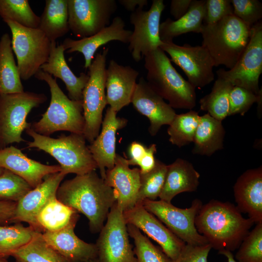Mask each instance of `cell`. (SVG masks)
Listing matches in <instances>:
<instances>
[{"mask_svg": "<svg viewBox=\"0 0 262 262\" xmlns=\"http://www.w3.org/2000/svg\"><path fill=\"white\" fill-rule=\"evenodd\" d=\"M226 131L222 121L208 113L200 116L192 152L193 154L210 156L222 149Z\"/></svg>", "mask_w": 262, "mask_h": 262, "instance_id": "obj_29", "label": "cell"}, {"mask_svg": "<svg viewBox=\"0 0 262 262\" xmlns=\"http://www.w3.org/2000/svg\"><path fill=\"white\" fill-rule=\"evenodd\" d=\"M251 27L234 14L211 24L203 23L200 33L202 46L211 55L214 66L232 68L246 48Z\"/></svg>", "mask_w": 262, "mask_h": 262, "instance_id": "obj_4", "label": "cell"}, {"mask_svg": "<svg viewBox=\"0 0 262 262\" xmlns=\"http://www.w3.org/2000/svg\"><path fill=\"white\" fill-rule=\"evenodd\" d=\"M132 31L125 29V23L121 17H115L112 23L97 33L79 40L66 38L61 44L67 53L79 52L84 56L85 68L90 66L98 49L112 41L129 43Z\"/></svg>", "mask_w": 262, "mask_h": 262, "instance_id": "obj_21", "label": "cell"}, {"mask_svg": "<svg viewBox=\"0 0 262 262\" xmlns=\"http://www.w3.org/2000/svg\"><path fill=\"white\" fill-rule=\"evenodd\" d=\"M123 213L115 202L96 244L99 262H137Z\"/></svg>", "mask_w": 262, "mask_h": 262, "instance_id": "obj_12", "label": "cell"}, {"mask_svg": "<svg viewBox=\"0 0 262 262\" xmlns=\"http://www.w3.org/2000/svg\"><path fill=\"white\" fill-rule=\"evenodd\" d=\"M233 14L251 27L262 18V3L258 0H230Z\"/></svg>", "mask_w": 262, "mask_h": 262, "instance_id": "obj_43", "label": "cell"}, {"mask_svg": "<svg viewBox=\"0 0 262 262\" xmlns=\"http://www.w3.org/2000/svg\"><path fill=\"white\" fill-rule=\"evenodd\" d=\"M114 191L117 206L123 212L133 207L140 186V170L131 169L127 159L116 153L113 168L106 171L104 180Z\"/></svg>", "mask_w": 262, "mask_h": 262, "instance_id": "obj_18", "label": "cell"}, {"mask_svg": "<svg viewBox=\"0 0 262 262\" xmlns=\"http://www.w3.org/2000/svg\"><path fill=\"white\" fill-rule=\"evenodd\" d=\"M200 174L192 163L177 158L167 165L164 183L160 195V200L171 203L177 195L196 191L199 183Z\"/></svg>", "mask_w": 262, "mask_h": 262, "instance_id": "obj_27", "label": "cell"}, {"mask_svg": "<svg viewBox=\"0 0 262 262\" xmlns=\"http://www.w3.org/2000/svg\"><path fill=\"white\" fill-rule=\"evenodd\" d=\"M147 82L170 106L192 110L196 105L195 88L176 70L170 59L160 48L144 57Z\"/></svg>", "mask_w": 262, "mask_h": 262, "instance_id": "obj_3", "label": "cell"}, {"mask_svg": "<svg viewBox=\"0 0 262 262\" xmlns=\"http://www.w3.org/2000/svg\"><path fill=\"white\" fill-rule=\"evenodd\" d=\"M160 48L171 57L170 61L184 72L188 82L196 88H202L214 79L213 61L208 50L202 45L182 46L173 41L162 42Z\"/></svg>", "mask_w": 262, "mask_h": 262, "instance_id": "obj_13", "label": "cell"}, {"mask_svg": "<svg viewBox=\"0 0 262 262\" xmlns=\"http://www.w3.org/2000/svg\"><path fill=\"white\" fill-rule=\"evenodd\" d=\"M167 171V165L156 160L154 168L150 171L140 173V186L136 203H142L146 199L155 200L162 192Z\"/></svg>", "mask_w": 262, "mask_h": 262, "instance_id": "obj_38", "label": "cell"}, {"mask_svg": "<svg viewBox=\"0 0 262 262\" xmlns=\"http://www.w3.org/2000/svg\"><path fill=\"white\" fill-rule=\"evenodd\" d=\"M67 6L69 30L81 39L109 26L117 9L115 0H67Z\"/></svg>", "mask_w": 262, "mask_h": 262, "instance_id": "obj_14", "label": "cell"}, {"mask_svg": "<svg viewBox=\"0 0 262 262\" xmlns=\"http://www.w3.org/2000/svg\"><path fill=\"white\" fill-rule=\"evenodd\" d=\"M254 224L232 203L215 199L203 205L195 220L198 232L218 251L238 249Z\"/></svg>", "mask_w": 262, "mask_h": 262, "instance_id": "obj_2", "label": "cell"}, {"mask_svg": "<svg viewBox=\"0 0 262 262\" xmlns=\"http://www.w3.org/2000/svg\"><path fill=\"white\" fill-rule=\"evenodd\" d=\"M12 33V48L21 80L34 76L49 56L51 42L39 29L23 27L11 20L4 21Z\"/></svg>", "mask_w": 262, "mask_h": 262, "instance_id": "obj_8", "label": "cell"}, {"mask_svg": "<svg viewBox=\"0 0 262 262\" xmlns=\"http://www.w3.org/2000/svg\"><path fill=\"white\" fill-rule=\"evenodd\" d=\"M142 204L185 244L194 246L208 244L205 237L198 232L195 224V218L203 205L199 199H195L191 206L185 209L161 200L146 199Z\"/></svg>", "mask_w": 262, "mask_h": 262, "instance_id": "obj_10", "label": "cell"}, {"mask_svg": "<svg viewBox=\"0 0 262 262\" xmlns=\"http://www.w3.org/2000/svg\"><path fill=\"white\" fill-rule=\"evenodd\" d=\"M199 117L198 112L193 110L176 114L167 129L170 142L179 147L192 143Z\"/></svg>", "mask_w": 262, "mask_h": 262, "instance_id": "obj_35", "label": "cell"}, {"mask_svg": "<svg viewBox=\"0 0 262 262\" xmlns=\"http://www.w3.org/2000/svg\"><path fill=\"white\" fill-rule=\"evenodd\" d=\"M38 29L49 41L56 42L70 30L67 0H46Z\"/></svg>", "mask_w": 262, "mask_h": 262, "instance_id": "obj_30", "label": "cell"}, {"mask_svg": "<svg viewBox=\"0 0 262 262\" xmlns=\"http://www.w3.org/2000/svg\"><path fill=\"white\" fill-rule=\"evenodd\" d=\"M0 149H1V147H0Z\"/></svg>", "mask_w": 262, "mask_h": 262, "instance_id": "obj_56", "label": "cell"}, {"mask_svg": "<svg viewBox=\"0 0 262 262\" xmlns=\"http://www.w3.org/2000/svg\"><path fill=\"white\" fill-rule=\"evenodd\" d=\"M109 49H104L94 58L89 69V80L82 91L84 118L83 135L90 144L99 133L103 111L107 104L105 82L106 62Z\"/></svg>", "mask_w": 262, "mask_h": 262, "instance_id": "obj_9", "label": "cell"}, {"mask_svg": "<svg viewBox=\"0 0 262 262\" xmlns=\"http://www.w3.org/2000/svg\"><path fill=\"white\" fill-rule=\"evenodd\" d=\"M65 51L62 44L57 46L56 42H52L49 59L40 69L53 76L55 79H60L66 85L70 99L82 100V91L89 76L83 72H81L78 77L73 73L66 61Z\"/></svg>", "mask_w": 262, "mask_h": 262, "instance_id": "obj_26", "label": "cell"}, {"mask_svg": "<svg viewBox=\"0 0 262 262\" xmlns=\"http://www.w3.org/2000/svg\"><path fill=\"white\" fill-rule=\"evenodd\" d=\"M117 113L110 107L107 108L101 124V130L88 146L92 156L99 168L100 177L105 179V168L114 166L115 153L116 133L123 128L128 120L116 116Z\"/></svg>", "mask_w": 262, "mask_h": 262, "instance_id": "obj_22", "label": "cell"}, {"mask_svg": "<svg viewBox=\"0 0 262 262\" xmlns=\"http://www.w3.org/2000/svg\"><path fill=\"white\" fill-rule=\"evenodd\" d=\"M165 5L163 0H153L147 11L137 8L131 12L130 20L134 29L128 49L135 62L160 48L162 44L159 35L160 19Z\"/></svg>", "mask_w": 262, "mask_h": 262, "instance_id": "obj_15", "label": "cell"}, {"mask_svg": "<svg viewBox=\"0 0 262 262\" xmlns=\"http://www.w3.org/2000/svg\"><path fill=\"white\" fill-rule=\"evenodd\" d=\"M34 76L48 84L51 98L42 118L31 123V128L36 132L48 136L59 131L83 134L84 118L82 101L70 99L60 88L56 79L42 70L40 69Z\"/></svg>", "mask_w": 262, "mask_h": 262, "instance_id": "obj_5", "label": "cell"}, {"mask_svg": "<svg viewBox=\"0 0 262 262\" xmlns=\"http://www.w3.org/2000/svg\"><path fill=\"white\" fill-rule=\"evenodd\" d=\"M127 226L129 234L133 240L137 262H170L162 249L154 245L140 230L131 224Z\"/></svg>", "mask_w": 262, "mask_h": 262, "instance_id": "obj_39", "label": "cell"}, {"mask_svg": "<svg viewBox=\"0 0 262 262\" xmlns=\"http://www.w3.org/2000/svg\"><path fill=\"white\" fill-rule=\"evenodd\" d=\"M86 262H99V261H98V258H96V259H95L89 260V261H87Z\"/></svg>", "mask_w": 262, "mask_h": 262, "instance_id": "obj_53", "label": "cell"}, {"mask_svg": "<svg viewBox=\"0 0 262 262\" xmlns=\"http://www.w3.org/2000/svg\"><path fill=\"white\" fill-rule=\"evenodd\" d=\"M14 262H22L17 261V260H15V261Z\"/></svg>", "mask_w": 262, "mask_h": 262, "instance_id": "obj_55", "label": "cell"}, {"mask_svg": "<svg viewBox=\"0 0 262 262\" xmlns=\"http://www.w3.org/2000/svg\"><path fill=\"white\" fill-rule=\"evenodd\" d=\"M24 91L13 55L11 39L9 34L5 33L0 39V94Z\"/></svg>", "mask_w": 262, "mask_h": 262, "instance_id": "obj_31", "label": "cell"}, {"mask_svg": "<svg viewBox=\"0 0 262 262\" xmlns=\"http://www.w3.org/2000/svg\"><path fill=\"white\" fill-rule=\"evenodd\" d=\"M192 0H172L170 2V13L177 20L188 11Z\"/></svg>", "mask_w": 262, "mask_h": 262, "instance_id": "obj_49", "label": "cell"}, {"mask_svg": "<svg viewBox=\"0 0 262 262\" xmlns=\"http://www.w3.org/2000/svg\"><path fill=\"white\" fill-rule=\"evenodd\" d=\"M123 213L127 225L135 226L156 241L171 260L178 257L185 243L147 211L142 203L136 204Z\"/></svg>", "mask_w": 262, "mask_h": 262, "instance_id": "obj_16", "label": "cell"}, {"mask_svg": "<svg viewBox=\"0 0 262 262\" xmlns=\"http://www.w3.org/2000/svg\"><path fill=\"white\" fill-rule=\"evenodd\" d=\"M256 224L238 248L235 256L238 262H262V222Z\"/></svg>", "mask_w": 262, "mask_h": 262, "instance_id": "obj_40", "label": "cell"}, {"mask_svg": "<svg viewBox=\"0 0 262 262\" xmlns=\"http://www.w3.org/2000/svg\"><path fill=\"white\" fill-rule=\"evenodd\" d=\"M156 151V145L154 144L147 148L146 152L138 165L141 173H147L154 168L156 160L154 155Z\"/></svg>", "mask_w": 262, "mask_h": 262, "instance_id": "obj_48", "label": "cell"}, {"mask_svg": "<svg viewBox=\"0 0 262 262\" xmlns=\"http://www.w3.org/2000/svg\"><path fill=\"white\" fill-rule=\"evenodd\" d=\"M232 87L229 82L217 78L211 92L199 100L200 109L222 121L229 115V95Z\"/></svg>", "mask_w": 262, "mask_h": 262, "instance_id": "obj_34", "label": "cell"}, {"mask_svg": "<svg viewBox=\"0 0 262 262\" xmlns=\"http://www.w3.org/2000/svg\"><path fill=\"white\" fill-rule=\"evenodd\" d=\"M11 256L22 262H68L48 244L39 231L30 242L14 251Z\"/></svg>", "mask_w": 262, "mask_h": 262, "instance_id": "obj_33", "label": "cell"}, {"mask_svg": "<svg viewBox=\"0 0 262 262\" xmlns=\"http://www.w3.org/2000/svg\"><path fill=\"white\" fill-rule=\"evenodd\" d=\"M237 208L254 223L262 222V166L242 173L233 186Z\"/></svg>", "mask_w": 262, "mask_h": 262, "instance_id": "obj_24", "label": "cell"}, {"mask_svg": "<svg viewBox=\"0 0 262 262\" xmlns=\"http://www.w3.org/2000/svg\"><path fill=\"white\" fill-rule=\"evenodd\" d=\"M262 73V22L251 27L249 40L234 66L216 71L217 78L229 82L233 86L247 89L258 95L259 78Z\"/></svg>", "mask_w": 262, "mask_h": 262, "instance_id": "obj_11", "label": "cell"}, {"mask_svg": "<svg viewBox=\"0 0 262 262\" xmlns=\"http://www.w3.org/2000/svg\"><path fill=\"white\" fill-rule=\"evenodd\" d=\"M131 103L134 108L149 120L148 131L155 136L161 127L169 125L176 113L168 103L155 92L142 77L137 83Z\"/></svg>", "mask_w": 262, "mask_h": 262, "instance_id": "obj_17", "label": "cell"}, {"mask_svg": "<svg viewBox=\"0 0 262 262\" xmlns=\"http://www.w3.org/2000/svg\"><path fill=\"white\" fill-rule=\"evenodd\" d=\"M212 249L210 244L194 246L185 244L178 257L170 262H208Z\"/></svg>", "mask_w": 262, "mask_h": 262, "instance_id": "obj_45", "label": "cell"}, {"mask_svg": "<svg viewBox=\"0 0 262 262\" xmlns=\"http://www.w3.org/2000/svg\"><path fill=\"white\" fill-rule=\"evenodd\" d=\"M62 172L46 176L43 181L27 193L16 204L14 223L24 222L40 231L36 222L37 215L41 209L53 197L65 177Z\"/></svg>", "mask_w": 262, "mask_h": 262, "instance_id": "obj_20", "label": "cell"}, {"mask_svg": "<svg viewBox=\"0 0 262 262\" xmlns=\"http://www.w3.org/2000/svg\"><path fill=\"white\" fill-rule=\"evenodd\" d=\"M118 2L127 11L134 12L137 8L143 9L147 5V0H119Z\"/></svg>", "mask_w": 262, "mask_h": 262, "instance_id": "obj_50", "label": "cell"}, {"mask_svg": "<svg viewBox=\"0 0 262 262\" xmlns=\"http://www.w3.org/2000/svg\"><path fill=\"white\" fill-rule=\"evenodd\" d=\"M218 253L226 256L228 259V262H238L235 260L234 256L231 251L228 250H221L218 251Z\"/></svg>", "mask_w": 262, "mask_h": 262, "instance_id": "obj_51", "label": "cell"}, {"mask_svg": "<svg viewBox=\"0 0 262 262\" xmlns=\"http://www.w3.org/2000/svg\"><path fill=\"white\" fill-rule=\"evenodd\" d=\"M147 148L141 143L132 142L128 149L130 159H127V162L129 165H138L146 152Z\"/></svg>", "mask_w": 262, "mask_h": 262, "instance_id": "obj_47", "label": "cell"}, {"mask_svg": "<svg viewBox=\"0 0 262 262\" xmlns=\"http://www.w3.org/2000/svg\"><path fill=\"white\" fill-rule=\"evenodd\" d=\"M0 262H8L7 260V258L0 257Z\"/></svg>", "mask_w": 262, "mask_h": 262, "instance_id": "obj_52", "label": "cell"}, {"mask_svg": "<svg viewBox=\"0 0 262 262\" xmlns=\"http://www.w3.org/2000/svg\"><path fill=\"white\" fill-rule=\"evenodd\" d=\"M0 167L24 180L34 188L44 178L62 170L60 165H47L31 159L12 146L0 149Z\"/></svg>", "mask_w": 262, "mask_h": 262, "instance_id": "obj_25", "label": "cell"}, {"mask_svg": "<svg viewBox=\"0 0 262 262\" xmlns=\"http://www.w3.org/2000/svg\"><path fill=\"white\" fill-rule=\"evenodd\" d=\"M4 169L3 168H1L0 167V175L3 172Z\"/></svg>", "mask_w": 262, "mask_h": 262, "instance_id": "obj_54", "label": "cell"}, {"mask_svg": "<svg viewBox=\"0 0 262 262\" xmlns=\"http://www.w3.org/2000/svg\"><path fill=\"white\" fill-rule=\"evenodd\" d=\"M262 95V88L258 95L245 88L233 86L229 95L228 116L240 114L244 115Z\"/></svg>", "mask_w": 262, "mask_h": 262, "instance_id": "obj_42", "label": "cell"}, {"mask_svg": "<svg viewBox=\"0 0 262 262\" xmlns=\"http://www.w3.org/2000/svg\"><path fill=\"white\" fill-rule=\"evenodd\" d=\"M0 16L27 28H38L40 17L31 8L27 0H0Z\"/></svg>", "mask_w": 262, "mask_h": 262, "instance_id": "obj_37", "label": "cell"}, {"mask_svg": "<svg viewBox=\"0 0 262 262\" xmlns=\"http://www.w3.org/2000/svg\"><path fill=\"white\" fill-rule=\"evenodd\" d=\"M233 14L230 0H206L203 23H214L224 17Z\"/></svg>", "mask_w": 262, "mask_h": 262, "instance_id": "obj_44", "label": "cell"}, {"mask_svg": "<svg viewBox=\"0 0 262 262\" xmlns=\"http://www.w3.org/2000/svg\"><path fill=\"white\" fill-rule=\"evenodd\" d=\"M206 0H192L187 12L180 18H167L160 23L159 35L162 42L173 41L182 34L193 32L200 33L205 12Z\"/></svg>", "mask_w": 262, "mask_h": 262, "instance_id": "obj_28", "label": "cell"}, {"mask_svg": "<svg viewBox=\"0 0 262 262\" xmlns=\"http://www.w3.org/2000/svg\"><path fill=\"white\" fill-rule=\"evenodd\" d=\"M32 187L22 178L4 169L0 175V201L17 202Z\"/></svg>", "mask_w": 262, "mask_h": 262, "instance_id": "obj_41", "label": "cell"}, {"mask_svg": "<svg viewBox=\"0 0 262 262\" xmlns=\"http://www.w3.org/2000/svg\"><path fill=\"white\" fill-rule=\"evenodd\" d=\"M38 230L20 223L0 225V257L7 258L33 238Z\"/></svg>", "mask_w": 262, "mask_h": 262, "instance_id": "obj_36", "label": "cell"}, {"mask_svg": "<svg viewBox=\"0 0 262 262\" xmlns=\"http://www.w3.org/2000/svg\"><path fill=\"white\" fill-rule=\"evenodd\" d=\"M43 93L29 91L0 94V147L25 142L22 137L24 130L31 126L26 121L31 110L45 102Z\"/></svg>", "mask_w": 262, "mask_h": 262, "instance_id": "obj_7", "label": "cell"}, {"mask_svg": "<svg viewBox=\"0 0 262 262\" xmlns=\"http://www.w3.org/2000/svg\"><path fill=\"white\" fill-rule=\"evenodd\" d=\"M25 131L33 139L28 142L27 147L36 148L51 155L66 175L69 173L82 175L98 168L83 134H62L55 138L41 135L31 127Z\"/></svg>", "mask_w": 262, "mask_h": 262, "instance_id": "obj_6", "label": "cell"}, {"mask_svg": "<svg viewBox=\"0 0 262 262\" xmlns=\"http://www.w3.org/2000/svg\"><path fill=\"white\" fill-rule=\"evenodd\" d=\"M139 72L129 66H124L112 59L106 70L107 104L117 113L131 103Z\"/></svg>", "mask_w": 262, "mask_h": 262, "instance_id": "obj_23", "label": "cell"}, {"mask_svg": "<svg viewBox=\"0 0 262 262\" xmlns=\"http://www.w3.org/2000/svg\"><path fill=\"white\" fill-rule=\"evenodd\" d=\"M77 213H78L64 204L55 196L39 211L36 222L40 230L57 231L67 226Z\"/></svg>", "mask_w": 262, "mask_h": 262, "instance_id": "obj_32", "label": "cell"}, {"mask_svg": "<svg viewBox=\"0 0 262 262\" xmlns=\"http://www.w3.org/2000/svg\"><path fill=\"white\" fill-rule=\"evenodd\" d=\"M17 202L0 201V225L14 223Z\"/></svg>", "mask_w": 262, "mask_h": 262, "instance_id": "obj_46", "label": "cell"}, {"mask_svg": "<svg viewBox=\"0 0 262 262\" xmlns=\"http://www.w3.org/2000/svg\"><path fill=\"white\" fill-rule=\"evenodd\" d=\"M78 218L77 213L61 229L42 233L48 244L68 262H86L98 258L96 245L82 241L74 232Z\"/></svg>", "mask_w": 262, "mask_h": 262, "instance_id": "obj_19", "label": "cell"}, {"mask_svg": "<svg viewBox=\"0 0 262 262\" xmlns=\"http://www.w3.org/2000/svg\"><path fill=\"white\" fill-rule=\"evenodd\" d=\"M56 197L64 204L84 214L94 233L100 231L116 202L113 189L95 170L63 182L57 189Z\"/></svg>", "mask_w": 262, "mask_h": 262, "instance_id": "obj_1", "label": "cell"}]
</instances>
